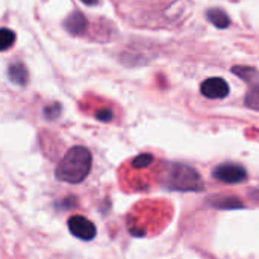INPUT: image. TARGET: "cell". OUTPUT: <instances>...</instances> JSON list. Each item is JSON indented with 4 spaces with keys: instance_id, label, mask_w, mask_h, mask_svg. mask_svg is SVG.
Segmentation results:
<instances>
[{
    "instance_id": "cell-15",
    "label": "cell",
    "mask_w": 259,
    "mask_h": 259,
    "mask_svg": "<svg viewBox=\"0 0 259 259\" xmlns=\"http://www.w3.org/2000/svg\"><path fill=\"white\" fill-rule=\"evenodd\" d=\"M85 5H90V6H94V5H97L99 3V0H82Z\"/></svg>"
},
{
    "instance_id": "cell-5",
    "label": "cell",
    "mask_w": 259,
    "mask_h": 259,
    "mask_svg": "<svg viewBox=\"0 0 259 259\" xmlns=\"http://www.w3.org/2000/svg\"><path fill=\"white\" fill-rule=\"evenodd\" d=\"M68 229L76 238L83 240V241H90L97 235V229L94 223H91L88 219L82 215H73L68 220Z\"/></svg>"
},
{
    "instance_id": "cell-11",
    "label": "cell",
    "mask_w": 259,
    "mask_h": 259,
    "mask_svg": "<svg viewBox=\"0 0 259 259\" xmlns=\"http://www.w3.org/2000/svg\"><path fill=\"white\" fill-rule=\"evenodd\" d=\"M15 42V32L11 29H0V52L11 49Z\"/></svg>"
},
{
    "instance_id": "cell-3",
    "label": "cell",
    "mask_w": 259,
    "mask_h": 259,
    "mask_svg": "<svg viewBox=\"0 0 259 259\" xmlns=\"http://www.w3.org/2000/svg\"><path fill=\"white\" fill-rule=\"evenodd\" d=\"M232 71L238 74L241 79L252 83V90L246 96V106L250 109L259 111V73L255 68L249 67H234Z\"/></svg>"
},
{
    "instance_id": "cell-14",
    "label": "cell",
    "mask_w": 259,
    "mask_h": 259,
    "mask_svg": "<svg viewBox=\"0 0 259 259\" xmlns=\"http://www.w3.org/2000/svg\"><path fill=\"white\" fill-rule=\"evenodd\" d=\"M59 114H61V105H58V103H55V105H52V106H47V108L44 109V115H46V118H49V120L58 118Z\"/></svg>"
},
{
    "instance_id": "cell-2",
    "label": "cell",
    "mask_w": 259,
    "mask_h": 259,
    "mask_svg": "<svg viewBox=\"0 0 259 259\" xmlns=\"http://www.w3.org/2000/svg\"><path fill=\"white\" fill-rule=\"evenodd\" d=\"M164 185L176 191H200L203 190V181L200 175L190 165L170 164L164 175Z\"/></svg>"
},
{
    "instance_id": "cell-7",
    "label": "cell",
    "mask_w": 259,
    "mask_h": 259,
    "mask_svg": "<svg viewBox=\"0 0 259 259\" xmlns=\"http://www.w3.org/2000/svg\"><path fill=\"white\" fill-rule=\"evenodd\" d=\"M87 24H88V21H87V18H85L80 12H73V14H70V15L65 18V21H64L65 29H67L70 33H73V35H83L85 30H87Z\"/></svg>"
},
{
    "instance_id": "cell-1",
    "label": "cell",
    "mask_w": 259,
    "mask_h": 259,
    "mask_svg": "<svg viewBox=\"0 0 259 259\" xmlns=\"http://www.w3.org/2000/svg\"><path fill=\"white\" fill-rule=\"evenodd\" d=\"M93 156L87 147H71L56 167V179L67 184H80L91 171Z\"/></svg>"
},
{
    "instance_id": "cell-6",
    "label": "cell",
    "mask_w": 259,
    "mask_h": 259,
    "mask_svg": "<svg viewBox=\"0 0 259 259\" xmlns=\"http://www.w3.org/2000/svg\"><path fill=\"white\" fill-rule=\"evenodd\" d=\"M206 99H225L229 94V83L222 77H209L200 87Z\"/></svg>"
},
{
    "instance_id": "cell-12",
    "label": "cell",
    "mask_w": 259,
    "mask_h": 259,
    "mask_svg": "<svg viewBox=\"0 0 259 259\" xmlns=\"http://www.w3.org/2000/svg\"><path fill=\"white\" fill-rule=\"evenodd\" d=\"M152 162H153V156L149 155V153H143V155H138V156L132 161V167H134V168H146V167H149Z\"/></svg>"
},
{
    "instance_id": "cell-4",
    "label": "cell",
    "mask_w": 259,
    "mask_h": 259,
    "mask_svg": "<svg viewBox=\"0 0 259 259\" xmlns=\"http://www.w3.org/2000/svg\"><path fill=\"white\" fill-rule=\"evenodd\" d=\"M212 176L225 184H241L247 179V171L240 164H222L214 168Z\"/></svg>"
},
{
    "instance_id": "cell-16",
    "label": "cell",
    "mask_w": 259,
    "mask_h": 259,
    "mask_svg": "<svg viewBox=\"0 0 259 259\" xmlns=\"http://www.w3.org/2000/svg\"><path fill=\"white\" fill-rule=\"evenodd\" d=\"M252 199L259 202V191H252Z\"/></svg>"
},
{
    "instance_id": "cell-9",
    "label": "cell",
    "mask_w": 259,
    "mask_h": 259,
    "mask_svg": "<svg viewBox=\"0 0 259 259\" xmlns=\"http://www.w3.org/2000/svg\"><path fill=\"white\" fill-rule=\"evenodd\" d=\"M206 17H208V20H209L214 26H217V27H220V29L228 27V26L231 24L229 15H228L223 9H219V8L209 9V11L206 12Z\"/></svg>"
},
{
    "instance_id": "cell-13",
    "label": "cell",
    "mask_w": 259,
    "mask_h": 259,
    "mask_svg": "<svg viewBox=\"0 0 259 259\" xmlns=\"http://www.w3.org/2000/svg\"><path fill=\"white\" fill-rule=\"evenodd\" d=\"M96 118H97L99 121L109 123V121H112V118H114V112H112L109 108H100V109L96 111Z\"/></svg>"
},
{
    "instance_id": "cell-10",
    "label": "cell",
    "mask_w": 259,
    "mask_h": 259,
    "mask_svg": "<svg viewBox=\"0 0 259 259\" xmlns=\"http://www.w3.org/2000/svg\"><path fill=\"white\" fill-rule=\"evenodd\" d=\"M211 205L220 209H234L244 206V203L238 197H214L211 200Z\"/></svg>"
},
{
    "instance_id": "cell-8",
    "label": "cell",
    "mask_w": 259,
    "mask_h": 259,
    "mask_svg": "<svg viewBox=\"0 0 259 259\" xmlns=\"http://www.w3.org/2000/svg\"><path fill=\"white\" fill-rule=\"evenodd\" d=\"M8 74H9V79H11L14 83L20 85V87L26 85V83H27V80H29L27 70H26V67H24L21 62H15V64L9 65Z\"/></svg>"
}]
</instances>
